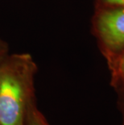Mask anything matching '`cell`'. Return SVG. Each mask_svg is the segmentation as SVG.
<instances>
[{
	"instance_id": "6da1fadb",
	"label": "cell",
	"mask_w": 124,
	"mask_h": 125,
	"mask_svg": "<svg viewBox=\"0 0 124 125\" xmlns=\"http://www.w3.org/2000/svg\"><path fill=\"white\" fill-rule=\"evenodd\" d=\"M37 65L26 52L9 54L0 65V125H24L29 104L35 100Z\"/></svg>"
},
{
	"instance_id": "7a4b0ae2",
	"label": "cell",
	"mask_w": 124,
	"mask_h": 125,
	"mask_svg": "<svg viewBox=\"0 0 124 125\" xmlns=\"http://www.w3.org/2000/svg\"><path fill=\"white\" fill-rule=\"evenodd\" d=\"M97 28L106 46L114 49L124 46V7L102 11L97 19Z\"/></svg>"
},
{
	"instance_id": "3957f363",
	"label": "cell",
	"mask_w": 124,
	"mask_h": 125,
	"mask_svg": "<svg viewBox=\"0 0 124 125\" xmlns=\"http://www.w3.org/2000/svg\"><path fill=\"white\" fill-rule=\"evenodd\" d=\"M24 124L26 125H49L45 117L36 107L35 100H33L28 106Z\"/></svg>"
},
{
	"instance_id": "277c9868",
	"label": "cell",
	"mask_w": 124,
	"mask_h": 125,
	"mask_svg": "<svg viewBox=\"0 0 124 125\" xmlns=\"http://www.w3.org/2000/svg\"><path fill=\"white\" fill-rule=\"evenodd\" d=\"M8 50V44H7V42L4 40H2L0 37V65L9 55Z\"/></svg>"
},
{
	"instance_id": "5b68a950",
	"label": "cell",
	"mask_w": 124,
	"mask_h": 125,
	"mask_svg": "<svg viewBox=\"0 0 124 125\" xmlns=\"http://www.w3.org/2000/svg\"><path fill=\"white\" fill-rule=\"evenodd\" d=\"M118 76L120 80L124 83V55L121 58L119 65H118Z\"/></svg>"
},
{
	"instance_id": "8992f818",
	"label": "cell",
	"mask_w": 124,
	"mask_h": 125,
	"mask_svg": "<svg viewBox=\"0 0 124 125\" xmlns=\"http://www.w3.org/2000/svg\"><path fill=\"white\" fill-rule=\"evenodd\" d=\"M105 2L110 4L117 5V6L124 7V0H104Z\"/></svg>"
},
{
	"instance_id": "52a82bcc",
	"label": "cell",
	"mask_w": 124,
	"mask_h": 125,
	"mask_svg": "<svg viewBox=\"0 0 124 125\" xmlns=\"http://www.w3.org/2000/svg\"><path fill=\"white\" fill-rule=\"evenodd\" d=\"M121 113H122V122H121V125H124V98L123 99L122 103H121Z\"/></svg>"
}]
</instances>
